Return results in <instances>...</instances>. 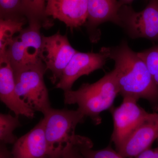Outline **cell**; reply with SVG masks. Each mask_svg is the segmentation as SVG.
<instances>
[{"mask_svg": "<svg viewBox=\"0 0 158 158\" xmlns=\"http://www.w3.org/2000/svg\"><path fill=\"white\" fill-rule=\"evenodd\" d=\"M155 149H152L150 148L140 153L134 158H155Z\"/></svg>", "mask_w": 158, "mask_h": 158, "instance_id": "cell-22", "label": "cell"}, {"mask_svg": "<svg viewBox=\"0 0 158 158\" xmlns=\"http://www.w3.org/2000/svg\"><path fill=\"white\" fill-rule=\"evenodd\" d=\"M156 155L155 158H158V147L155 148Z\"/></svg>", "mask_w": 158, "mask_h": 158, "instance_id": "cell-25", "label": "cell"}, {"mask_svg": "<svg viewBox=\"0 0 158 158\" xmlns=\"http://www.w3.org/2000/svg\"><path fill=\"white\" fill-rule=\"evenodd\" d=\"M119 91L113 70L93 84L85 83L77 90L64 92L65 104H77V110L94 124L102 122L101 113L110 110Z\"/></svg>", "mask_w": 158, "mask_h": 158, "instance_id": "cell-2", "label": "cell"}, {"mask_svg": "<svg viewBox=\"0 0 158 158\" xmlns=\"http://www.w3.org/2000/svg\"><path fill=\"white\" fill-rule=\"evenodd\" d=\"M121 7L117 0H88V26L94 28L102 23L111 22L120 26Z\"/></svg>", "mask_w": 158, "mask_h": 158, "instance_id": "cell-14", "label": "cell"}, {"mask_svg": "<svg viewBox=\"0 0 158 158\" xmlns=\"http://www.w3.org/2000/svg\"><path fill=\"white\" fill-rule=\"evenodd\" d=\"M39 26L29 25L13 37L6 52L13 71L41 61L40 58L42 43Z\"/></svg>", "mask_w": 158, "mask_h": 158, "instance_id": "cell-6", "label": "cell"}, {"mask_svg": "<svg viewBox=\"0 0 158 158\" xmlns=\"http://www.w3.org/2000/svg\"><path fill=\"white\" fill-rule=\"evenodd\" d=\"M21 126L19 116L0 114V141L1 144H14L18 138L14 135L15 129Z\"/></svg>", "mask_w": 158, "mask_h": 158, "instance_id": "cell-17", "label": "cell"}, {"mask_svg": "<svg viewBox=\"0 0 158 158\" xmlns=\"http://www.w3.org/2000/svg\"><path fill=\"white\" fill-rule=\"evenodd\" d=\"M132 99L123 98L119 106L110 109L113 121L111 141L116 150L123 145L138 127L148 113L138 106Z\"/></svg>", "mask_w": 158, "mask_h": 158, "instance_id": "cell-8", "label": "cell"}, {"mask_svg": "<svg viewBox=\"0 0 158 158\" xmlns=\"http://www.w3.org/2000/svg\"><path fill=\"white\" fill-rule=\"evenodd\" d=\"M22 6L23 14L27 18L29 25L45 28L52 26V22L46 13V0H22Z\"/></svg>", "mask_w": 158, "mask_h": 158, "instance_id": "cell-15", "label": "cell"}, {"mask_svg": "<svg viewBox=\"0 0 158 158\" xmlns=\"http://www.w3.org/2000/svg\"><path fill=\"white\" fill-rule=\"evenodd\" d=\"M25 19L0 20V54L6 52L13 35L22 31Z\"/></svg>", "mask_w": 158, "mask_h": 158, "instance_id": "cell-16", "label": "cell"}, {"mask_svg": "<svg viewBox=\"0 0 158 158\" xmlns=\"http://www.w3.org/2000/svg\"><path fill=\"white\" fill-rule=\"evenodd\" d=\"M92 142L89 138L79 136L78 138L72 143L68 144L59 158H84L81 151V148L84 144Z\"/></svg>", "mask_w": 158, "mask_h": 158, "instance_id": "cell-21", "label": "cell"}, {"mask_svg": "<svg viewBox=\"0 0 158 158\" xmlns=\"http://www.w3.org/2000/svg\"><path fill=\"white\" fill-rule=\"evenodd\" d=\"M0 98L16 116L33 118L34 112L18 96L15 90L14 71L6 51L0 54Z\"/></svg>", "mask_w": 158, "mask_h": 158, "instance_id": "cell-10", "label": "cell"}, {"mask_svg": "<svg viewBox=\"0 0 158 158\" xmlns=\"http://www.w3.org/2000/svg\"><path fill=\"white\" fill-rule=\"evenodd\" d=\"M24 16L22 0H0L1 19H21Z\"/></svg>", "mask_w": 158, "mask_h": 158, "instance_id": "cell-18", "label": "cell"}, {"mask_svg": "<svg viewBox=\"0 0 158 158\" xmlns=\"http://www.w3.org/2000/svg\"><path fill=\"white\" fill-rule=\"evenodd\" d=\"M158 139V113H148L117 151L125 158H134L143 151L150 148Z\"/></svg>", "mask_w": 158, "mask_h": 158, "instance_id": "cell-11", "label": "cell"}, {"mask_svg": "<svg viewBox=\"0 0 158 158\" xmlns=\"http://www.w3.org/2000/svg\"><path fill=\"white\" fill-rule=\"evenodd\" d=\"M120 27L132 38L158 40V0H149L143 10L135 12L127 6L120 8Z\"/></svg>", "mask_w": 158, "mask_h": 158, "instance_id": "cell-5", "label": "cell"}, {"mask_svg": "<svg viewBox=\"0 0 158 158\" xmlns=\"http://www.w3.org/2000/svg\"><path fill=\"white\" fill-rule=\"evenodd\" d=\"M46 13L73 31L87 22L88 0H46Z\"/></svg>", "mask_w": 158, "mask_h": 158, "instance_id": "cell-12", "label": "cell"}, {"mask_svg": "<svg viewBox=\"0 0 158 158\" xmlns=\"http://www.w3.org/2000/svg\"><path fill=\"white\" fill-rule=\"evenodd\" d=\"M138 53L146 63L154 81L158 86V45Z\"/></svg>", "mask_w": 158, "mask_h": 158, "instance_id": "cell-19", "label": "cell"}, {"mask_svg": "<svg viewBox=\"0 0 158 158\" xmlns=\"http://www.w3.org/2000/svg\"><path fill=\"white\" fill-rule=\"evenodd\" d=\"M44 115L49 158H59L65 147L78 138L80 135L75 133L76 128L79 123L84 122L86 117L78 110L52 108Z\"/></svg>", "mask_w": 158, "mask_h": 158, "instance_id": "cell-3", "label": "cell"}, {"mask_svg": "<svg viewBox=\"0 0 158 158\" xmlns=\"http://www.w3.org/2000/svg\"><path fill=\"white\" fill-rule=\"evenodd\" d=\"M42 61L14 71L18 96L34 111L44 114L51 108L44 75L46 71Z\"/></svg>", "mask_w": 158, "mask_h": 158, "instance_id": "cell-4", "label": "cell"}, {"mask_svg": "<svg viewBox=\"0 0 158 158\" xmlns=\"http://www.w3.org/2000/svg\"><path fill=\"white\" fill-rule=\"evenodd\" d=\"M133 1V0H119V3L120 6H122L131 2Z\"/></svg>", "mask_w": 158, "mask_h": 158, "instance_id": "cell-24", "label": "cell"}, {"mask_svg": "<svg viewBox=\"0 0 158 158\" xmlns=\"http://www.w3.org/2000/svg\"><path fill=\"white\" fill-rule=\"evenodd\" d=\"M93 145L86 144L81 148V151L84 158H126L111 146L103 149L94 150L92 149Z\"/></svg>", "mask_w": 158, "mask_h": 158, "instance_id": "cell-20", "label": "cell"}, {"mask_svg": "<svg viewBox=\"0 0 158 158\" xmlns=\"http://www.w3.org/2000/svg\"><path fill=\"white\" fill-rule=\"evenodd\" d=\"M109 59L115 62L113 69L119 94L123 98L138 102L144 99L153 110H158V86L154 81L146 63L138 52L123 40L116 46L106 47Z\"/></svg>", "mask_w": 158, "mask_h": 158, "instance_id": "cell-1", "label": "cell"}, {"mask_svg": "<svg viewBox=\"0 0 158 158\" xmlns=\"http://www.w3.org/2000/svg\"><path fill=\"white\" fill-rule=\"evenodd\" d=\"M108 59L106 47L102 48L98 53L77 52L63 71L56 88L64 92L71 90L79 78L102 69Z\"/></svg>", "mask_w": 158, "mask_h": 158, "instance_id": "cell-9", "label": "cell"}, {"mask_svg": "<svg viewBox=\"0 0 158 158\" xmlns=\"http://www.w3.org/2000/svg\"><path fill=\"white\" fill-rule=\"evenodd\" d=\"M78 51L71 45L66 35L59 31L48 37L42 36L40 58L45 65L46 70L52 73L53 84L59 80L63 71Z\"/></svg>", "mask_w": 158, "mask_h": 158, "instance_id": "cell-7", "label": "cell"}, {"mask_svg": "<svg viewBox=\"0 0 158 158\" xmlns=\"http://www.w3.org/2000/svg\"><path fill=\"white\" fill-rule=\"evenodd\" d=\"M11 152L7 149L6 144H1L0 149V158H11Z\"/></svg>", "mask_w": 158, "mask_h": 158, "instance_id": "cell-23", "label": "cell"}, {"mask_svg": "<svg viewBox=\"0 0 158 158\" xmlns=\"http://www.w3.org/2000/svg\"><path fill=\"white\" fill-rule=\"evenodd\" d=\"M11 155V158H49L43 118L29 132L18 138Z\"/></svg>", "mask_w": 158, "mask_h": 158, "instance_id": "cell-13", "label": "cell"}]
</instances>
